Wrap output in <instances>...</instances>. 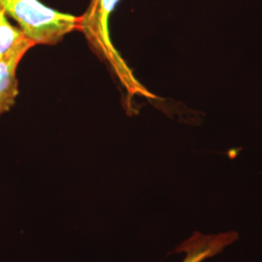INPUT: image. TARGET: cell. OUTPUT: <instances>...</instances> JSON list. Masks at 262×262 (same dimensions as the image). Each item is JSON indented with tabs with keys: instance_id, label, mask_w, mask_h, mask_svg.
<instances>
[{
	"instance_id": "cell-1",
	"label": "cell",
	"mask_w": 262,
	"mask_h": 262,
	"mask_svg": "<svg viewBox=\"0 0 262 262\" xmlns=\"http://www.w3.org/2000/svg\"><path fill=\"white\" fill-rule=\"evenodd\" d=\"M0 7L35 46L56 45L80 28L81 16L50 8L40 0H0Z\"/></svg>"
},
{
	"instance_id": "cell-2",
	"label": "cell",
	"mask_w": 262,
	"mask_h": 262,
	"mask_svg": "<svg viewBox=\"0 0 262 262\" xmlns=\"http://www.w3.org/2000/svg\"><path fill=\"white\" fill-rule=\"evenodd\" d=\"M120 1L91 0L88 9L81 16L79 31L84 34L94 53L111 67L128 94H143L145 91L134 78L110 38L109 19Z\"/></svg>"
},
{
	"instance_id": "cell-3",
	"label": "cell",
	"mask_w": 262,
	"mask_h": 262,
	"mask_svg": "<svg viewBox=\"0 0 262 262\" xmlns=\"http://www.w3.org/2000/svg\"><path fill=\"white\" fill-rule=\"evenodd\" d=\"M34 46L30 40H27L0 57V116L8 112L16 102L19 93L17 69L23 57Z\"/></svg>"
},
{
	"instance_id": "cell-4",
	"label": "cell",
	"mask_w": 262,
	"mask_h": 262,
	"mask_svg": "<svg viewBox=\"0 0 262 262\" xmlns=\"http://www.w3.org/2000/svg\"><path fill=\"white\" fill-rule=\"evenodd\" d=\"M238 239L236 232H225L216 235H204L194 232L186 242L179 246L176 252L186 253L181 262H203L222 253L225 248Z\"/></svg>"
},
{
	"instance_id": "cell-5",
	"label": "cell",
	"mask_w": 262,
	"mask_h": 262,
	"mask_svg": "<svg viewBox=\"0 0 262 262\" xmlns=\"http://www.w3.org/2000/svg\"><path fill=\"white\" fill-rule=\"evenodd\" d=\"M29 40L19 27L13 26L5 11L0 7V57L6 56L21 43Z\"/></svg>"
}]
</instances>
